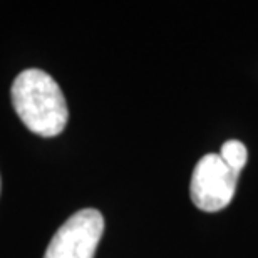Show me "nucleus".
Segmentation results:
<instances>
[{
    "instance_id": "nucleus-1",
    "label": "nucleus",
    "mask_w": 258,
    "mask_h": 258,
    "mask_svg": "<svg viewBox=\"0 0 258 258\" xmlns=\"http://www.w3.org/2000/svg\"><path fill=\"white\" fill-rule=\"evenodd\" d=\"M12 104L29 131L54 138L64 131L69 109L54 77L40 69H27L12 84Z\"/></svg>"
},
{
    "instance_id": "nucleus-2",
    "label": "nucleus",
    "mask_w": 258,
    "mask_h": 258,
    "mask_svg": "<svg viewBox=\"0 0 258 258\" xmlns=\"http://www.w3.org/2000/svg\"><path fill=\"white\" fill-rule=\"evenodd\" d=\"M240 171L230 168L220 154L210 153L196 163L189 181V196L195 206L206 213L226 208L233 200Z\"/></svg>"
},
{
    "instance_id": "nucleus-3",
    "label": "nucleus",
    "mask_w": 258,
    "mask_h": 258,
    "mask_svg": "<svg viewBox=\"0 0 258 258\" xmlns=\"http://www.w3.org/2000/svg\"><path fill=\"white\" fill-rule=\"evenodd\" d=\"M102 233V215L94 208H84L55 231L44 258H94Z\"/></svg>"
},
{
    "instance_id": "nucleus-4",
    "label": "nucleus",
    "mask_w": 258,
    "mask_h": 258,
    "mask_svg": "<svg viewBox=\"0 0 258 258\" xmlns=\"http://www.w3.org/2000/svg\"><path fill=\"white\" fill-rule=\"evenodd\" d=\"M220 158L233 168L235 171H241L245 168L246 161H248V149L238 139H230L226 141L220 149Z\"/></svg>"
},
{
    "instance_id": "nucleus-5",
    "label": "nucleus",
    "mask_w": 258,
    "mask_h": 258,
    "mask_svg": "<svg viewBox=\"0 0 258 258\" xmlns=\"http://www.w3.org/2000/svg\"><path fill=\"white\" fill-rule=\"evenodd\" d=\"M0 189H2V183H0Z\"/></svg>"
}]
</instances>
